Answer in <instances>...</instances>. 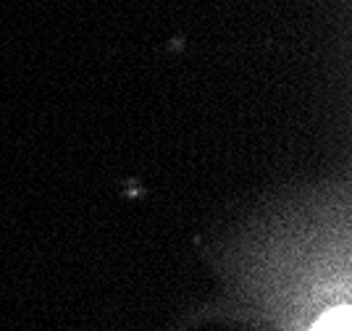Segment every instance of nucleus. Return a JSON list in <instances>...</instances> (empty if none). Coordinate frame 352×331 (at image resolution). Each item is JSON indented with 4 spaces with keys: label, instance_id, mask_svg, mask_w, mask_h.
I'll list each match as a JSON object with an SVG mask.
<instances>
[{
    "label": "nucleus",
    "instance_id": "obj_1",
    "mask_svg": "<svg viewBox=\"0 0 352 331\" xmlns=\"http://www.w3.org/2000/svg\"><path fill=\"white\" fill-rule=\"evenodd\" d=\"M352 313L350 305H339V308H331L326 310L310 331H352Z\"/></svg>",
    "mask_w": 352,
    "mask_h": 331
}]
</instances>
